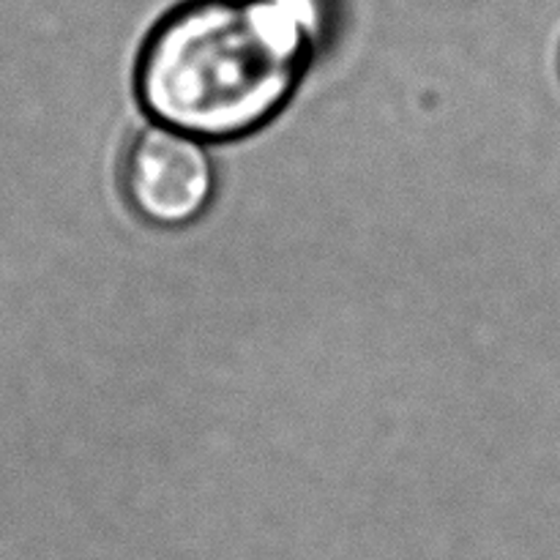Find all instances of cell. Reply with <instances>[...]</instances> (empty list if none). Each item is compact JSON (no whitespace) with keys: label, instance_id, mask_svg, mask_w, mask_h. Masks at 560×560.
Returning <instances> with one entry per match:
<instances>
[{"label":"cell","instance_id":"cell-1","mask_svg":"<svg viewBox=\"0 0 560 560\" xmlns=\"http://www.w3.org/2000/svg\"><path fill=\"white\" fill-rule=\"evenodd\" d=\"M326 25L323 0H184L142 44L137 98L197 140L244 137L288 104Z\"/></svg>","mask_w":560,"mask_h":560},{"label":"cell","instance_id":"cell-2","mask_svg":"<svg viewBox=\"0 0 560 560\" xmlns=\"http://www.w3.org/2000/svg\"><path fill=\"white\" fill-rule=\"evenodd\" d=\"M120 189L140 219L184 228L211 206L217 167L197 137L162 124L142 126L124 148Z\"/></svg>","mask_w":560,"mask_h":560}]
</instances>
